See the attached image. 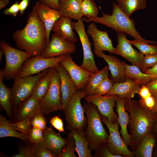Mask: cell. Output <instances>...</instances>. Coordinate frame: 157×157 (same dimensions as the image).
<instances>
[{
    "label": "cell",
    "mask_w": 157,
    "mask_h": 157,
    "mask_svg": "<svg viewBox=\"0 0 157 157\" xmlns=\"http://www.w3.org/2000/svg\"><path fill=\"white\" fill-rule=\"evenodd\" d=\"M101 119L109 132L107 144L111 153L114 155H121L123 157H134L133 152L130 150L120 136L119 125L117 122H111L101 115Z\"/></svg>",
    "instance_id": "9c48e42d"
},
{
    "label": "cell",
    "mask_w": 157,
    "mask_h": 157,
    "mask_svg": "<svg viewBox=\"0 0 157 157\" xmlns=\"http://www.w3.org/2000/svg\"><path fill=\"white\" fill-rule=\"evenodd\" d=\"M49 72L50 85L47 92L40 101L41 111L47 115L54 111L62 110L59 73L56 67L49 68Z\"/></svg>",
    "instance_id": "ba28073f"
},
{
    "label": "cell",
    "mask_w": 157,
    "mask_h": 157,
    "mask_svg": "<svg viewBox=\"0 0 157 157\" xmlns=\"http://www.w3.org/2000/svg\"><path fill=\"white\" fill-rule=\"evenodd\" d=\"M31 123L32 127L38 128L42 130L47 127L46 119L42 111L37 113L31 119Z\"/></svg>",
    "instance_id": "ab89813d"
},
{
    "label": "cell",
    "mask_w": 157,
    "mask_h": 157,
    "mask_svg": "<svg viewBox=\"0 0 157 157\" xmlns=\"http://www.w3.org/2000/svg\"><path fill=\"white\" fill-rule=\"evenodd\" d=\"M12 37L18 49L30 53L33 56H39L48 44L44 25L32 10L28 15L25 26L15 31Z\"/></svg>",
    "instance_id": "6da1fadb"
},
{
    "label": "cell",
    "mask_w": 157,
    "mask_h": 157,
    "mask_svg": "<svg viewBox=\"0 0 157 157\" xmlns=\"http://www.w3.org/2000/svg\"><path fill=\"white\" fill-rule=\"evenodd\" d=\"M75 144V151L79 157H93L89 142L86 138L84 131L76 129L70 132Z\"/></svg>",
    "instance_id": "4316f807"
},
{
    "label": "cell",
    "mask_w": 157,
    "mask_h": 157,
    "mask_svg": "<svg viewBox=\"0 0 157 157\" xmlns=\"http://www.w3.org/2000/svg\"><path fill=\"white\" fill-rule=\"evenodd\" d=\"M87 33L92 38L94 44V51H107L114 54L115 48L113 47L107 31L99 30L92 22L88 26Z\"/></svg>",
    "instance_id": "d6986e66"
},
{
    "label": "cell",
    "mask_w": 157,
    "mask_h": 157,
    "mask_svg": "<svg viewBox=\"0 0 157 157\" xmlns=\"http://www.w3.org/2000/svg\"><path fill=\"white\" fill-rule=\"evenodd\" d=\"M49 69L35 76L13 78L14 82L11 89L12 108H16L21 103L32 95L37 83L47 72Z\"/></svg>",
    "instance_id": "52a82bcc"
},
{
    "label": "cell",
    "mask_w": 157,
    "mask_h": 157,
    "mask_svg": "<svg viewBox=\"0 0 157 157\" xmlns=\"http://www.w3.org/2000/svg\"><path fill=\"white\" fill-rule=\"evenodd\" d=\"M152 157H157V143L153 149Z\"/></svg>",
    "instance_id": "9f6ffc18"
},
{
    "label": "cell",
    "mask_w": 157,
    "mask_h": 157,
    "mask_svg": "<svg viewBox=\"0 0 157 157\" xmlns=\"http://www.w3.org/2000/svg\"><path fill=\"white\" fill-rule=\"evenodd\" d=\"M124 106L129 115L128 125L131 140L129 148L134 152L140 139L151 131L157 113L148 110L139 101L131 99H126Z\"/></svg>",
    "instance_id": "7a4b0ae2"
},
{
    "label": "cell",
    "mask_w": 157,
    "mask_h": 157,
    "mask_svg": "<svg viewBox=\"0 0 157 157\" xmlns=\"http://www.w3.org/2000/svg\"><path fill=\"white\" fill-rule=\"evenodd\" d=\"M157 143V139L150 131L140 140L135 151V157H152L153 149Z\"/></svg>",
    "instance_id": "d4e9b609"
},
{
    "label": "cell",
    "mask_w": 157,
    "mask_h": 157,
    "mask_svg": "<svg viewBox=\"0 0 157 157\" xmlns=\"http://www.w3.org/2000/svg\"><path fill=\"white\" fill-rule=\"evenodd\" d=\"M81 0V1H83V0Z\"/></svg>",
    "instance_id": "91938a15"
},
{
    "label": "cell",
    "mask_w": 157,
    "mask_h": 157,
    "mask_svg": "<svg viewBox=\"0 0 157 157\" xmlns=\"http://www.w3.org/2000/svg\"><path fill=\"white\" fill-rule=\"evenodd\" d=\"M4 55V52L3 50L1 48L0 49V60L2 59L3 56Z\"/></svg>",
    "instance_id": "6f0895ef"
},
{
    "label": "cell",
    "mask_w": 157,
    "mask_h": 157,
    "mask_svg": "<svg viewBox=\"0 0 157 157\" xmlns=\"http://www.w3.org/2000/svg\"><path fill=\"white\" fill-rule=\"evenodd\" d=\"M56 67L60 77L61 104L64 111L76 89L74 82L60 63Z\"/></svg>",
    "instance_id": "ac0fdd59"
},
{
    "label": "cell",
    "mask_w": 157,
    "mask_h": 157,
    "mask_svg": "<svg viewBox=\"0 0 157 157\" xmlns=\"http://www.w3.org/2000/svg\"><path fill=\"white\" fill-rule=\"evenodd\" d=\"M73 25L78 35L83 50V59L80 66L92 73L98 72L91 49L92 44L85 31L83 19H81L76 22H73Z\"/></svg>",
    "instance_id": "8fae6325"
},
{
    "label": "cell",
    "mask_w": 157,
    "mask_h": 157,
    "mask_svg": "<svg viewBox=\"0 0 157 157\" xmlns=\"http://www.w3.org/2000/svg\"><path fill=\"white\" fill-rule=\"evenodd\" d=\"M60 132H56L51 127H47L43 130L42 141L34 144L49 149L57 157H59L68 141L67 138L62 137Z\"/></svg>",
    "instance_id": "e0dca14e"
},
{
    "label": "cell",
    "mask_w": 157,
    "mask_h": 157,
    "mask_svg": "<svg viewBox=\"0 0 157 157\" xmlns=\"http://www.w3.org/2000/svg\"><path fill=\"white\" fill-rule=\"evenodd\" d=\"M10 121L2 115H0V138L12 137L23 141H28V136L14 130L10 125Z\"/></svg>",
    "instance_id": "f546056e"
},
{
    "label": "cell",
    "mask_w": 157,
    "mask_h": 157,
    "mask_svg": "<svg viewBox=\"0 0 157 157\" xmlns=\"http://www.w3.org/2000/svg\"><path fill=\"white\" fill-rule=\"evenodd\" d=\"M97 56L102 58L107 63L110 72V79L113 83L125 81V68L123 62H121L115 56L107 55L103 51H94Z\"/></svg>",
    "instance_id": "ffe728a7"
},
{
    "label": "cell",
    "mask_w": 157,
    "mask_h": 157,
    "mask_svg": "<svg viewBox=\"0 0 157 157\" xmlns=\"http://www.w3.org/2000/svg\"><path fill=\"white\" fill-rule=\"evenodd\" d=\"M32 10L35 13L44 25L48 44L52 27L56 21L62 16L60 12L38 1L33 6Z\"/></svg>",
    "instance_id": "2e32d148"
},
{
    "label": "cell",
    "mask_w": 157,
    "mask_h": 157,
    "mask_svg": "<svg viewBox=\"0 0 157 157\" xmlns=\"http://www.w3.org/2000/svg\"><path fill=\"white\" fill-rule=\"evenodd\" d=\"M123 63L125 68V76L126 79L132 80L141 85H146L152 81L151 75L143 72L136 66L129 65L124 61H123Z\"/></svg>",
    "instance_id": "83f0119b"
},
{
    "label": "cell",
    "mask_w": 157,
    "mask_h": 157,
    "mask_svg": "<svg viewBox=\"0 0 157 157\" xmlns=\"http://www.w3.org/2000/svg\"><path fill=\"white\" fill-rule=\"evenodd\" d=\"M138 94L141 97L144 99L151 95L149 90L146 85H142L140 88Z\"/></svg>",
    "instance_id": "f907efd6"
},
{
    "label": "cell",
    "mask_w": 157,
    "mask_h": 157,
    "mask_svg": "<svg viewBox=\"0 0 157 157\" xmlns=\"http://www.w3.org/2000/svg\"><path fill=\"white\" fill-rule=\"evenodd\" d=\"M71 19L61 16L54 24L51 31L63 38L75 43L77 38L74 32Z\"/></svg>",
    "instance_id": "cb8c5ba5"
},
{
    "label": "cell",
    "mask_w": 157,
    "mask_h": 157,
    "mask_svg": "<svg viewBox=\"0 0 157 157\" xmlns=\"http://www.w3.org/2000/svg\"><path fill=\"white\" fill-rule=\"evenodd\" d=\"M19 4L18 2L15 1L10 7L3 10V13L6 15L16 17L19 11Z\"/></svg>",
    "instance_id": "7dc6e473"
},
{
    "label": "cell",
    "mask_w": 157,
    "mask_h": 157,
    "mask_svg": "<svg viewBox=\"0 0 157 157\" xmlns=\"http://www.w3.org/2000/svg\"><path fill=\"white\" fill-rule=\"evenodd\" d=\"M155 112L157 113V97L156 98Z\"/></svg>",
    "instance_id": "680465c9"
},
{
    "label": "cell",
    "mask_w": 157,
    "mask_h": 157,
    "mask_svg": "<svg viewBox=\"0 0 157 157\" xmlns=\"http://www.w3.org/2000/svg\"><path fill=\"white\" fill-rule=\"evenodd\" d=\"M60 63L74 82L76 90L83 89L92 73L78 66L73 61L70 54L65 55Z\"/></svg>",
    "instance_id": "9a60e30c"
},
{
    "label": "cell",
    "mask_w": 157,
    "mask_h": 157,
    "mask_svg": "<svg viewBox=\"0 0 157 157\" xmlns=\"http://www.w3.org/2000/svg\"><path fill=\"white\" fill-rule=\"evenodd\" d=\"M118 95L99 96L94 94L86 96L84 98L87 102L92 103L97 108L101 115L110 122H117V115L114 110L115 102Z\"/></svg>",
    "instance_id": "4fadbf2b"
},
{
    "label": "cell",
    "mask_w": 157,
    "mask_h": 157,
    "mask_svg": "<svg viewBox=\"0 0 157 157\" xmlns=\"http://www.w3.org/2000/svg\"><path fill=\"white\" fill-rule=\"evenodd\" d=\"M113 89L105 95L113 94L117 95L119 97L126 99H132L138 93L140 85L130 79H126L123 82L113 83Z\"/></svg>",
    "instance_id": "603a6c76"
},
{
    "label": "cell",
    "mask_w": 157,
    "mask_h": 157,
    "mask_svg": "<svg viewBox=\"0 0 157 157\" xmlns=\"http://www.w3.org/2000/svg\"><path fill=\"white\" fill-rule=\"evenodd\" d=\"M149 89L150 93L155 98L157 97V79L146 85Z\"/></svg>",
    "instance_id": "681fc988"
},
{
    "label": "cell",
    "mask_w": 157,
    "mask_h": 157,
    "mask_svg": "<svg viewBox=\"0 0 157 157\" xmlns=\"http://www.w3.org/2000/svg\"><path fill=\"white\" fill-rule=\"evenodd\" d=\"M16 108L17 112L15 122L28 118L31 119L37 113L41 111L40 101L32 95Z\"/></svg>",
    "instance_id": "7402d4cb"
},
{
    "label": "cell",
    "mask_w": 157,
    "mask_h": 157,
    "mask_svg": "<svg viewBox=\"0 0 157 157\" xmlns=\"http://www.w3.org/2000/svg\"><path fill=\"white\" fill-rule=\"evenodd\" d=\"M12 157H34L32 151L31 145L20 147L19 152L12 155Z\"/></svg>",
    "instance_id": "f6af8a7d"
},
{
    "label": "cell",
    "mask_w": 157,
    "mask_h": 157,
    "mask_svg": "<svg viewBox=\"0 0 157 157\" xmlns=\"http://www.w3.org/2000/svg\"><path fill=\"white\" fill-rule=\"evenodd\" d=\"M117 4L122 10L130 17L134 11L144 9L147 0H116Z\"/></svg>",
    "instance_id": "1f68e13d"
},
{
    "label": "cell",
    "mask_w": 157,
    "mask_h": 157,
    "mask_svg": "<svg viewBox=\"0 0 157 157\" xmlns=\"http://www.w3.org/2000/svg\"><path fill=\"white\" fill-rule=\"evenodd\" d=\"M32 154L34 157H57L49 149L31 144Z\"/></svg>",
    "instance_id": "60d3db41"
},
{
    "label": "cell",
    "mask_w": 157,
    "mask_h": 157,
    "mask_svg": "<svg viewBox=\"0 0 157 157\" xmlns=\"http://www.w3.org/2000/svg\"><path fill=\"white\" fill-rule=\"evenodd\" d=\"M157 64V53L145 55L142 63L141 71L144 73L148 69L152 67Z\"/></svg>",
    "instance_id": "b9f144b4"
},
{
    "label": "cell",
    "mask_w": 157,
    "mask_h": 157,
    "mask_svg": "<svg viewBox=\"0 0 157 157\" xmlns=\"http://www.w3.org/2000/svg\"><path fill=\"white\" fill-rule=\"evenodd\" d=\"M126 99L117 96L116 99V111L117 113V122L120 126V133L122 138L127 146L129 147L131 140V137L128 131V125L129 120V113L126 112L124 104Z\"/></svg>",
    "instance_id": "44dd1931"
},
{
    "label": "cell",
    "mask_w": 157,
    "mask_h": 157,
    "mask_svg": "<svg viewBox=\"0 0 157 157\" xmlns=\"http://www.w3.org/2000/svg\"><path fill=\"white\" fill-rule=\"evenodd\" d=\"M31 120L28 118L10 124L14 130L28 136L32 128Z\"/></svg>",
    "instance_id": "d590c367"
},
{
    "label": "cell",
    "mask_w": 157,
    "mask_h": 157,
    "mask_svg": "<svg viewBox=\"0 0 157 157\" xmlns=\"http://www.w3.org/2000/svg\"><path fill=\"white\" fill-rule=\"evenodd\" d=\"M53 9L60 10V7L59 0H37Z\"/></svg>",
    "instance_id": "c3c4849f"
},
{
    "label": "cell",
    "mask_w": 157,
    "mask_h": 157,
    "mask_svg": "<svg viewBox=\"0 0 157 157\" xmlns=\"http://www.w3.org/2000/svg\"><path fill=\"white\" fill-rule=\"evenodd\" d=\"M117 44L115 54L119 55L130 62L132 65L138 67L142 70V60L144 55L135 50L127 39L125 33L117 32Z\"/></svg>",
    "instance_id": "5bb4252c"
},
{
    "label": "cell",
    "mask_w": 157,
    "mask_h": 157,
    "mask_svg": "<svg viewBox=\"0 0 157 157\" xmlns=\"http://www.w3.org/2000/svg\"><path fill=\"white\" fill-rule=\"evenodd\" d=\"M86 96L83 89L76 90L63 111L67 124V128L70 132L76 129L84 131L86 129L87 119L81 101Z\"/></svg>",
    "instance_id": "5b68a950"
},
{
    "label": "cell",
    "mask_w": 157,
    "mask_h": 157,
    "mask_svg": "<svg viewBox=\"0 0 157 157\" xmlns=\"http://www.w3.org/2000/svg\"><path fill=\"white\" fill-rule=\"evenodd\" d=\"M0 46L5 58V67L0 71L4 78L7 79H13L20 70L24 63L33 56L30 53L12 47L4 40L0 41Z\"/></svg>",
    "instance_id": "8992f818"
},
{
    "label": "cell",
    "mask_w": 157,
    "mask_h": 157,
    "mask_svg": "<svg viewBox=\"0 0 157 157\" xmlns=\"http://www.w3.org/2000/svg\"><path fill=\"white\" fill-rule=\"evenodd\" d=\"M133 45L136 47L140 52L144 55L157 53V44L152 45L149 44L142 42L136 40H129Z\"/></svg>",
    "instance_id": "e575fe53"
},
{
    "label": "cell",
    "mask_w": 157,
    "mask_h": 157,
    "mask_svg": "<svg viewBox=\"0 0 157 157\" xmlns=\"http://www.w3.org/2000/svg\"><path fill=\"white\" fill-rule=\"evenodd\" d=\"M151 131L157 139V118L153 126Z\"/></svg>",
    "instance_id": "db71d44e"
},
{
    "label": "cell",
    "mask_w": 157,
    "mask_h": 157,
    "mask_svg": "<svg viewBox=\"0 0 157 157\" xmlns=\"http://www.w3.org/2000/svg\"><path fill=\"white\" fill-rule=\"evenodd\" d=\"M81 0H59L62 16L78 20L83 16Z\"/></svg>",
    "instance_id": "484cf974"
},
{
    "label": "cell",
    "mask_w": 157,
    "mask_h": 157,
    "mask_svg": "<svg viewBox=\"0 0 157 157\" xmlns=\"http://www.w3.org/2000/svg\"><path fill=\"white\" fill-rule=\"evenodd\" d=\"M145 74L152 75V81L157 79V64L154 66L147 69Z\"/></svg>",
    "instance_id": "f5cc1de1"
},
{
    "label": "cell",
    "mask_w": 157,
    "mask_h": 157,
    "mask_svg": "<svg viewBox=\"0 0 157 157\" xmlns=\"http://www.w3.org/2000/svg\"><path fill=\"white\" fill-rule=\"evenodd\" d=\"M144 107L150 111L155 112L156 98L152 95L144 99L141 98L139 101Z\"/></svg>",
    "instance_id": "ee69618b"
},
{
    "label": "cell",
    "mask_w": 157,
    "mask_h": 157,
    "mask_svg": "<svg viewBox=\"0 0 157 157\" xmlns=\"http://www.w3.org/2000/svg\"><path fill=\"white\" fill-rule=\"evenodd\" d=\"M76 50L75 43L53 33L46 48L39 56L44 58L55 57L73 53Z\"/></svg>",
    "instance_id": "7c38bea8"
},
{
    "label": "cell",
    "mask_w": 157,
    "mask_h": 157,
    "mask_svg": "<svg viewBox=\"0 0 157 157\" xmlns=\"http://www.w3.org/2000/svg\"><path fill=\"white\" fill-rule=\"evenodd\" d=\"M87 17L88 19H85L86 22H92L103 24L112 28L117 33L122 32L127 33L140 42L151 44H154L156 42L142 38L136 30L133 19L125 14L117 4L114 2L113 3L111 15L103 13L101 17L97 16Z\"/></svg>",
    "instance_id": "3957f363"
},
{
    "label": "cell",
    "mask_w": 157,
    "mask_h": 157,
    "mask_svg": "<svg viewBox=\"0 0 157 157\" xmlns=\"http://www.w3.org/2000/svg\"><path fill=\"white\" fill-rule=\"evenodd\" d=\"M113 87V83L111 79L108 77L95 89L93 94L99 96L105 95L110 91Z\"/></svg>",
    "instance_id": "74e56055"
},
{
    "label": "cell",
    "mask_w": 157,
    "mask_h": 157,
    "mask_svg": "<svg viewBox=\"0 0 157 157\" xmlns=\"http://www.w3.org/2000/svg\"><path fill=\"white\" fill-rule=\"evenodd\" d=\"M50 82L51 79L49 69L47 72L37 83L32 95L40 101L48 90Z\"/></svg>",
    "instance_id": "d6a6232c"
},
{
    "label": "cell",
    "mask_w": 157,
    "mask_h": 157,
    "mask_svg": "<svg viewBox=\"0 0 157 157\" xmlns=\"http://www.w3.org/2000/svg\"><path fill=\"white\" fill-rule=\"evenodd\" d=\"M95 150V156L100 157H123L121 155H116L112 154L109 150L107 144L102 145Z\"/></svg>",
    "instance_id": "7bdbcfd3"
},
{
    "label": "cell",
    "mask_w": 157,
    "mask_h": 157,
    "mask_svg": "<svg viewBox=\"0 0 157 157\" xmlns=\"http://www.w3.org/2000/svg\"><path fill=\"white\" fill-rule=\"evenodd\" d=\"M65 55L53 58H44L39 56H33L24 63L22 69L15 77H26L55 67Z\"/></svg>",
    "instance_id": "30bf717a"
},
{
    "label": "cell",
    "mask_w": 157,
    "mask_h": 157,
    "mask_svg": "<svg viewBox=\"0 0 157 157\" xmlns=\"http://www.w3.org/2000/svg\"><path fill=\"white\" fill-rule=\"evenodd\" d=\"M83 107L87 119L85 135L89 148L95 150L100 146L107 144L109 134L103 126L101 115L97 107L87 102Z\"/></svg>",
    "instance_id": "277c9868"
},
{
    "label": "cell",
    "mask_w": 157,
    "mask_h": 157,
    "mask_svg": "<svg viewBox=\"0 0 157 157\" xmlns=\"http://www.w3.org/2000/svg\"><path fill=\"white\" fill-rule=\"evenodd\" d=\"M9 2V0H0V10L3 9Z\"/></svg>",
    "instance_id": "11a10c76"
},
{
    "label": "cell",
    "mask_w": 157,
    "mask_h": 157,
    "mask_svg": "<svg viewBox=\"0 0 157 157\" xmlns=\"http://www.w3.org/2000/svg\"><path fill=\"white\" fill-rule=\"evenodd\" d=\"M50 123L51 126L59 132H65L63 121L58 116H55L51 118L50 119Z\"/></svg>",
    "instance_id": "bcb514c9"
},
{
    "label": "cell",
    "mask_w": 157,
    "mask_h": 157,
    "mask_svg": "<svg viewBox=\"0 0 157 157\" xmlns=\"http://www.w3.org/2000/svg\"><path fill=\"white\" fill-rule=\"evenodd\" d=\"M30 0H22L19 3V12L20 15H22L24 12L29 6Z\"/></svg>",
    "instance_id": "816d5d0a"
},
{
    "label": "cell",
    "mask_w": 157,
    "mask_h": 157,
    "mask_svg": "<svg viewBox=\"0 0 157 157\" xmlns=\"http://www.w3.org/2000/svg\"><path fill=\"white\" fill-rule=\"evenodd\" d=\"M109 70L108 67L106 65L101 70L92 74L83 89L86 96L93 94L95 89L108 77Z\"/></svg>",
    "instance_id": "f1b7e54d"
},
{
    "label": "cell",
    "mask_w": 157,
    "mask_h": 157,
    "mask_svg": "<svg viewBox=\"0 0 157 157\" xmlns=\"http://www.w3.org/2000/svg\"><path fill=\"white\" fill-rule=\"evenodd\" d=\"M67 138L68 141L59 157H76L74 140L69 132Z\"/></svg>",
    "instance_id": "8d00e7d4"
},
{
    "label": "cell",
    "mask_w": 157,
    "mask_h": 157,
    "mask_svg": "<svg viewBox=\"0 0 157 157\" xmlns=\"http://www.w3.org/2000/svg\"><path fill=\"white\" fill-rule=\"evenodd\" d=\"M28 136V141L31 144H39L43 140V130L38 128L32 127Z\"/></svg>",
    "instance_id": "f35d334b"
},
{
    "label": "cell",
    "mask_w": 157,
    "mask_h": 157,
    "mask_svg": "<svg viewBox=\"0 0 157 157\" xmlns=\"http://www.w3.org/2000/svg\"><path fill=\"white\" fill-rule=\"evenodd\" d=\"M81 10L83 16L87 17H97L99 14L98 8L93 0L82 1Z\"/></svg>",
    "instance_id": "836d02e7"
},
{
    "label": "cell",
    "mask_w": 157,
    "mask_h": 157,
    "mask_svg": "<svg viewBox=\"0 0 157 157\" xmlns=\"http://www.w3.org/2000/svg\"><path fill=\"white\" fill-rule=\"evenodd\" d=\"M3 76L0 71V104L7 115L12 117V107L11 103V89L4 84Z\"/></svg>",
    "instance_id": "4dcf8cb0"
}]
</instances>
